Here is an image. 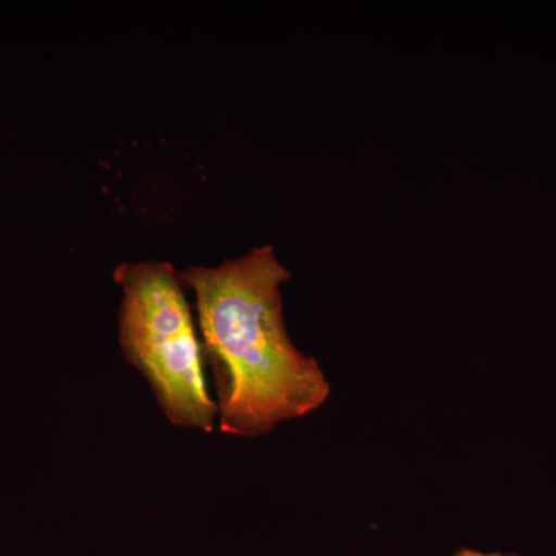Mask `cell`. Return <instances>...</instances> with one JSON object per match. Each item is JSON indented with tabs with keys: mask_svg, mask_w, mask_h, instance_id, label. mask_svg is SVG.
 Masks as SVG:
<instances>
[{
	"mask_svg": "<svg viewBox=\"0 0 556 556\" xmlns=\"http://www.w3.org/2000/svg\"><path fill=\"white\" fill-rule=\"evenodd\" d=\"M118 340L127 364L148 380L174 426L211 433L218 417L208 396L203 351L179 273L166 262L123 263Z\"/></svg>",
	"mask_w": 556,
	"mask_h": 556,
	"instance_id": "7a4b0ae2",
	"label": "cell"
},
{
	"mask_svg": "<svg viewBox=\"0 0 556 556\" xmlns=\"http://www.w3.org/2000/svg\"><path fill=\"white\" fill-rule=\"evenodd\" d=\"M455 556H518V555H503V554H482V552L477 551H459Z\"/></svg>",
	"mask_w": 556,
	"mask_h": 556,
	"instance_id": "3957f363",
	"label": "cell"
},
{
	"mask_svg": "<svg viewBox=\"0 0 556 556\" xmlns=\"http://www.w3.org/2000/svg\"><path fill=\"white\" fill-rule=\"evenodd\" d=\"M179 277L195 298L222 433L262 437L325 404L324 371L289 339L281 287L291 276L273 247L212 268L192 266Z\"/></svg>",
	"mask_w": 556,
	"mask_h": 556,
	"instance_id": "6da1fadb",
	"label": "cell"
}]
</instances>
